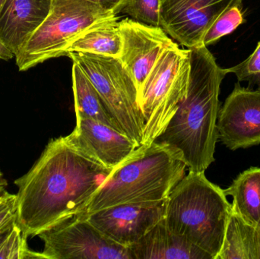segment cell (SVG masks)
Here are the masks:
<instances>
[{
	"label": "cell",
	"instance_id": "4fadbf2b",
	"mask_svg": "<svg viewBox=\"0 0 260 259\" xmlns=\"http://www.w3.org/2000/svg\"><path fill=\"white\" fill-rule=\"evenodd\" d=\"M69 139L82 153L109 169L120 165L139 147L127 135L97 120L76 117Z\"/></svg>",
	"mask_w": 260,
	"mask_h": 259
},
{
	"label": "cell",
	"instance_id": "ffe728a7",
	"mask_svg": "<svg viewBox=\"0 0 260 259\" xmlns=\"http://www.w3.org/2000/svg\"><path fill=\"white\" fill-rule=\"evenodd\" d=\"M244 22L242 8L234 6L224 11L214 21L203 38V45L215 44L225 35L232 33Z\"/></svg>",
	"mask_w": 260,
	"mask_h": 259
},
{
	"label": "cell",
	"instance_id": "603a6c76",
	"mask_svg": "<svg viewBox=\"0 0 260 259\" xmlns=\"http://www.w3.org/2000/svg\"><path fill=\"white\" fill-rule=\"evenodd\" d=\"M226 71L228 74L234 73L239 82H247L250 86L260 87V42L245 60L232 68H226Z\"/></svg>",
	"mask_w": 260,
	"mask_h": 259
},
{
	"label": "cell",
	"instance_id": "9c48e42d",
	"mask_svg": "<svg viewBox=\"0 0 260 259\" xmlns=\"http://www.w3.org/2000/svg\"><path fill=\"white\" fill-rule=\"evenodd\" d=\"M243 0H162L160 27L188 49L203 45L209 27L221 13L242 8Z\"/></svg>",
	"mask_w": 260,
	"mask_h": 259
},
{
	"label": "cell",
	"instance_id": "cb8c5ba5",
	"mask_svg": "<svg viewBox=\"0 0 260 259\" xmlns=\"http://www.w3.org/2000/svg\"><path fill=\"white\" fill-rule=\"evenodd\" d=\"M16 224V194L7 191L0 196V230Z\"/></svg>",
	"mask_w": 260,
	"mask_h": 259
},
{
	"label": "cell",
	"instance_id": "ba28073f",
	"mask_svg": "<svg viewBox=\"0 0 260 259\" xmlns=\"http://www.w3.org/2000/svg\"><path fill=\"white\" fill-rule=\"evenodd\" d=\"M46 259H132L129 248L117 244L77 214L38 234Z\"/></svg>",
	"mask_w": 260,
	"mask_h": 259
},
{
	"label": "cell",
	"instance_id": "2e32d148",
	"mask_svg": "<svg viewBox=\"0 0 260 259\" xmlns=\"http://www.w3.org/2000/svg\"><path fill=\"white\" fill-rule=\"evenodd\" d=\"M216 259H260V232L232 211Z\"/></svg>",
	"mask_w": 260,
	"mask_h": 259
},
{
	"label": "cell",
	"instance_id": "e0dca14e",
	"mask_svg": "<svg viewBox=\"0 0 260 259\" xmlns=\"http://www.w3.org/2000/svg\"><path fill=\"white\" fill-rule=\"evenodd\" d=\"M233 198L232 211L249 225L257 226L260 220V167H250L224 190Z\"/></svg>",
	"mask_w": 260,
	"mask_h": 259
},
{
	"label": "cell",
	"instance_id": "9a60e30c",
	"mask_svg": "<svg viewBox=\"0 0 260 259\" xmlns=\"http://www.w3.org/2000/svg\"><path fill=\"white\" fill-rule=\"evenodd\" d=\"M132 259H212L186 239L173 233L163 220L129 248Z\"/></svg>",
	"mask_w": 260,
	"mask_h": 259
},
{
	"label": "cell",
	"instance_id": "d4e9b609",
	"mask_svg": "<svg viewBox=\"0 0 260 259\" xmlns=\"http://www.w3.org/2000/svg\"><path fill=\"white\" fill-rule=\"evenodd\" d=\"M86 1L99 5L105 10L113 12L115 15L119 12H121L127 3V0H86Z\"/></svg>",
	"mask_w": 260,
	"mask_h": 259
},
{
	"label": "cell",
	"instance_id": "30bf717a",
	"mask_svg": "<svg viewBox=\"0 0 260 259\" xmlns=\"http://www.w3.org/2000/svg\"><path fill=\"white\" fill-rule=\"evenodd\" d=\"M218 139L231 151L260 144V87L253 90L235 84L220 108Z\"/></svg>",
	"mask_w": 260,
	"mask_h": 259
},
{
	"label": "cell",
	"instance_id": "52a82bcc",
	"mask_svg": "<svg viewBox=\"0 0 260 259\" xmlns=\"http://www.w3.org/2000/svg\"><path fill=\"white\" fill-rule=\"evenodd\" d=\"M67 56L79 65L91 81L107 110L123 133L140 146L145 120L136 84L120 59L80 52H71Z\"/></svg>",
	"mask_w": 260,
	"mask_h": 259
},
{
	"label": "cell",
	"instance_id": "277c9868",
	"mask_svg": "<svg viewBox=\"0 0 260 259\" xmlns=\"http://www.w3.org/2000/svg\"><path fill=\"white\" fill-rule=\"evenodd\" d=\"M231 213L224 190L205 173L189 171L167 198L164 221L173 233L216 259Z\"/></svg>",
	"mask_w": 260,
	"mask_h": 259
},
{
	"label": "cell",
	"instance_id": "f1b7e54d",
	"mask_svg": "<svg viewBox=\"0 0 260 259\" xmlns=\"http://www.w3.org/2000/svg\"><path fill=\"white\" fill-rule=\"evenodd\" d=\"M6 0H0V10H1L3 6H4L5 3H6Z\"/></svg>",
	"mask_w": 260,
	"mask_h": 259
},
{
	"label": "cell",
	"instance_id": "4316f807",
	"mask_svg": "<svg viewBox=\"0 0 260 259\" xmlns=\"http://www.w3.org/2000/svg\"><path fill=\"white\" fill-rule=\"evenodd\" d=\"M17 224H14V225H9V226L6 227V228L0 230V246H2L3 242H4L5 240L7 238L8 236H9L11 231L13 229L14 227Z\"/></svg>",
	"mask_w": 260,
	"mask_h": 259
},
{
	"label": "cell",
	"instance_id": "3957f363",
	"mask_svg": "<svg viewBox=\"0 0 260 259\" xmlns=\"http://www.w3.org/2000/svg\"><path fill=\"white\" fill-rule=\"evenodd\" d=\"M181 154L163 142L141 144L117 166L83 211L88 214L123 204L160 202L184 177Z\"/></svg>",
	"mask_w": 260,
	"mask_h": 259
},
{
	"label": "cell",
	"instance_id": "6da1fadb",
	"mask_svg": "<svg viewBox=\"0 0 260 259\" xmlns=\"http://www.w3.org/2000/svg\"><path fill=\"white\" fill-rule=\"evenodd\" d=\"M113 170L80 152L67 135L53 138L30 170L15 180L17 225L33 237L79 214Z\"/></svg>",
	"mask_w": 260,
	"mask_h": 259
},
{
	"label": "cell",
	"instance_id": "5bb4252c",
	"mask_svg": "<svg viewBox=\"0 0 260 259\" xmlns=\"http://www.w3.org/2000/svg\"><path fill=\"white\" fill-rule=\"evenodd\" d=\"M53 0H6L0 10V41L14 55L50 13Z\"/></svg>",
	"mask_w": 260,
	"mask_h": 259
},
{
	"label": "cell",
	"instance_id": "d6986e66",
	"mask_svg": "<svg viewBox=\"0 0 260 259\" xmlns=\"http://www.w3.org/2000/svg\"><path fill=\"white\" fill-rule=\"evenodd\" d=\"M73 90L76 117L97 120L123 132L107 110L97 90L82 68L73 62Z\"/></svg>",
	"mask_w": 260,
	"mask_h": 259
},
{
	"label": "cell",
	"instance_id": "8fae6325",
	"mask_svg": "<svg viewBox=\"0 0 260 259\" xmlns=\"http://www.w3.org/2000/svg\"><path fill=\"white\" fill-rule=\"evenodd\" d=\"M165 202L123 204L85 216L108 238L129 248L163 220Z\"/></svg>",
	"mask_w": 260,
	"mask_h": 259
},
{
	"label": "cell",
	"instance_id": "7c38bea8",
	"mask_svg": "<svg viewBox=\"0 0 260 259\" xmlns=\"http://www.w3.org/2000/svg\"><path fill=\"white\" fill-rule=\"evenodd\" d=\"M123 46L119 59L133 78L138 94L147 76L168 47L175 44L160 27L126 18L120 21Z\"/></svg>",
	"mask_w": 260,
	"mask_h": 259
},
{
	"label": "cell",
	"instance_id": "f546056e",
	"mask_svg": "<svg viewBox=\"0 0 260 259\" xmlns=\"http://www.w3.org/2000/svg\"><path fill=\"white\" fill-rule=\"evenodd\" d=\"M256 228H257L258 229H259V231L260 232V220H259V224H258V225H257V226H256Z\"/></svg>",
	"mask_w": 260,
	"mask_h": 259
},
{
	"label": "cell",
	"instance_id": "7a4b0ae2",
	"mask_svg": "<svg viewBox=\"0 0 260 259\" xmlns=\"http://www.w3.org/2000/svg\"><path fill=\"white\" fill-rule=\"evenodd\" d=\"M189 51L187 94L155 141L178 151L189 172L205 173L215 161L220 88L228 73L206 46Z\"/></svg>",
	"mask_w": 260,
	"mask_h": 259
},
{
	"label": "cell",
	"instance_id": "44dd1931",
	"mask_svg": "<svg viewBox=\"0 0 260 259\" xmlns=\"http://www.w3.org/2000/svg\"><path fill=\"white\" fill-rule=\"evenodd\" d=\"M27 239L19 227L15 225L0 246V259H46L42 252L29 249Z\"/></svg>",
	"mask_w": 260,
	"mask_h": 259
},
{
	"label": "cell",
	"instance_id": "8992f818",
	"mask_svg": "<svg viewBox=\"0 0 260 259\" xmlns=\"http://www.w3.org/2000/svg\"><path fill=\"white\" fill-rule=\"evenodd\" d=\"M189 51L177 44L167 48L145 79L138 100L145 120L142 144L155 141L186 98Z\"/></svg>",
	"mask_w": 260,
	"mask_h": 259
},
{
	"label": "cell",
	"instance_id": "ac0fdd59",
	"mask_svg": "<svg viewBox=\"0 0 260 259\" xmlns=\"http://www.w3.org/2000/svg\"><path fill=\"white\" fill-rule=\"evenodd\" d=\"M119 17L102 21L85 31L69 49V53H92L120 58L123 39Z\"/></svg>",
	"mask_w": 260,
	"mask_h": 259
},
{
	"label": "cell",
	"instance_id": "83f0119b",
	"mask_svg": "<svg viewBox=\"0 0 260 259\" xmlns=\"http://www.w3.org/2000/svg\"><path fill=\"white\" fill-rule=\"evenodd\" d=\"M7 186V180L4 177V174H3V172L0 170V196H3L6 193Z\"/></svg>",
	"mask_w": 260,
	"mask_h": 259
},
{
	"label": "cell",
	"instance_id": "484cf974",
	"mask_svg": "<svg viewBox=\"0 0 260 259\" xmlns=\"http://www.w3.org/2000/svg\"><path fill=\"white\" fill-rule=\"evenodd\" d=\"M14 57H15V55L7 47H5L0 41V59L8 61L13 59Z\"/></svg>",
	"mask_w": 260,
	"mask_h": 259
},
{
	"label": "cell",
	"instance_id": "5b68a950",
	"mask_svg": "<svg viewBox=\"0 0 260 259\" xmlns=\"http://www.w3.org/2000/svg\"><path fill=\"white\" fill-rule=\"evenodd\" d=\"M117 16L86 0H53L42 24L15 56L20 71L67 56L72 44L92 26Z\"/></svg>",
	"mask_w": 260,
	"mask_h": 259
},
{
	"label": "cell",
	"instance_id": "7402d4cb",
	"mask_svg": "<svg viewBox=\"0 0 260 259\" xmlns=\"http://www.w3.org/2000/svg\"><path fill=\"white\" fill-rule=\"evenodd\" d=\"M162 0H127L121 12L132 19L148 25L160 27Z\"/></svg>",
	"mask_w": 260,
	"mask_h": 259
}]
</instances>
